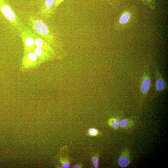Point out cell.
<instances>
[{
  "label": "cell",
  "instance_id": "obj_8",
  "mask_svg": "<svg viewBox=\"0 0 168 168\" xmlns=\"http://www.w3.org/2000/svg\"><path fill=\"white\" fill-rule=\"evenodd\" d=\"M33 52L37 56L38 59L41 61H46L49 60L51 58L52 55L49 52L36 46Z\"/></svg>",
  "mask_w": 168,
  "mask_h": 168
},
{
  "label": "cell",
  "instance_id": "obj_15",
  "mask_svg": "<svg viewBox=\"0 0 168 168\" xmlns=\"http://www.w3.org/2000/svg\"><path fill=\"white\" fill-rule=\"evenodd\" d=\"M93 164L94 167L95 168H97L99 167V159L96 156H94L93 157Z\"/></svg>",
  "mask_w": 168,
  "mask_h": 168
},
{
  "label": "cell",
  "instance_id": "obj_18",
  "mask_svg": "<svg viewBox=\"0 0 168 168\" xmlns=\"http://www.w3.org/2000/svg\"><path fill=\"white\" fill-rule=\"evenodd\" d=\"M111 127L114 129H117L119 126V124L116 123L115 122L112 123L111 124Z\"/></svg>",
  "mask_w": 168,
  "mask_h": 168
},
{
  "label": "cell",
  "instance_id": "obj_9",
  "mask_svg": "<svg viewBox=\"0 0 168 168\" xmlns=\"http://www.w3.org/2000/svg\"><path fill=\"white\" fill-rule=\"evenodd\" d=\"M151 85V81L149 78H146L144 80L142 84L141 91L143 94H146L149 91Z\"/></svg>",
  "mask_w": 168,
  "mask_h": 168
},
{
  "label": "cell",
  "instance_id": "obj_4",
  "mask_svg": "<svg viewBox=\"0 0 168 168\" xmlns=\"http://www.w3.org/2000/svg\"><path fill=\"white\" fill-rule=\"evenodd\" d=\"M32 34L31 29L25 26L20 34L24 46V55L33 52L36 47Z\"/></svg>",
  "mask_w": 168,
  "mask_h": 168
},
{
  "label": "cell",
  "instance_id": "obj_19",
  "mask_svg": "<svg viewBox=\"0 0 168 168\" xmlns=\"http://www.w3.org/2000/svg\"><path fill=\"white\" fill-rule=\"evenodd\" d=\"M120 122V119H116L114 121V122L118 124H119Z\"/></svg>",
  "mask_w": 168,
  "mask_h": 168
},
{
  "label": "cell",
  "instance_id": "obj_16",
  "mask_svg": "<svg viewBox=\"0 0 168 168\" xmlns=\"http://www.w3.org/2000/svg\"><path fill=\"white\" fill-rule=\"evenodd\" d=\"M65 0H55L54 4V9L55 10L59 5Z\"/></svg>",
  "mask_w": 168,
  "mask_h": 168
},
{
  "label": "cell",
  "instance_id": "obj_12",
  "mask_svg": "<svg viewBox=\"0 0 168 168\" xmlns=\"http://www.w3.org/2000/svg\"><path fill=\"white\" fill-rule=\"evenodd\" d=\"M147 5L151 9H155L156 7L155 0H145Z\"/></svg>",
  "mask_w": 168,
  "mask_h": 168
},
{
  "label": "cell",
  "instance_id": "obj_17",
  "mask_svg": "<svg viewBox=\"0 0 168 168\" xmlns=\"http://www.w3.org/2000/svg\"><path fill=\"white\" fill-rule=\"evenodd\" d=\"M127 121L126 119H124L120 122V126L123 128L125 127L127 125Z\"/></svg>",
  "mask_w": 168,
  "mask_h": 168
},
{
  "label": "cell",
  "instance_id": "obj_3",
  "mask_svg": "<svg viewBox=\"0 0 168 168\" xmlns=\"http://www.w3.org/2000/svg\"><path fill=\"white\" fill-rule=\"evenodd\" d=\"M0 13L9 21L14 29L21 33L25 26L6 0H0Z\"/></svg>",
  "mask_w": 168,
  "mask_h": 168
},
{
  "label": "cell",
  "instance_id": "obj_2",
  "mask_svg": "<svg viewBox=\"0 0 168 168\" xmlns=\"http://www.w3.org/2000/svg\"><path fill=\"white\" fill-rule=\"evenodd\" d=\"M138 16V11L135 8L124 9L115 23V29L117 31H121L131 28L137 22Z\"/></svg>",
  "mask_w": 168,
  "mask_h": 168
},
{
  "label": "cell",
  "instance_id": "obj_7",
  "mask_svg": "<svg viewBox=\"0 0 168 168\" xmlns=\"http://www.w3.org/2000/svg\"><path fill=\"white\" fill-rule=\"evenodd\" d=\"M38 59L34 52H31L24 55L23 59L26 66H31L36 64Z\"/></svg>",
  "mask_w": 168,
  "mask_h": 168
},
{
  "label": "cell",
  "instance_id": "obj_6",
  "mask_svg": "<svg viewBox=\"0 0 168 168\" xmlns=\"http://www.w3.org/2000/svg\"><path fill=\"white\" fill-rule=\"evenodd\" d=\"M35 44L36 47L42 49L50 53L52 55H54V53L53 48L49 43L46 41L42 37L32 32Z\"/></svg>",
  "mask_w": 168,
  "mask_h": 168
},
{
  "label": "cell",
  "instance_id": "obj_5",
  "mask_svg": "<svg viewBox=\"0 0 168 168\" xmlns=\"http://www.w3.org/2000/svg\"><path fill=\"white\" fill-rule=\"evenodd\" d=\"M55 0H45L39 11V15L43 19L51 18L54 12V4Z\"/></svg>",
  "mask_w": 168,
  "mask_h": 168
},
{
  "label": "cell",
  "instance_id": "obj_11",
  "mask_svg": "<svg viewBox=\"0 0 168 168\" xmlns=\"http://www.w3.org/2000/svg\"><path fill=\"white\" fill-rule=\"evenodd\" d=\"M165 86V84L164 81L161 79H159L156 81V88L158 91H161L163 90Z\"/></svg>",
  "mask_w": 168,
  "mask_h": 168
},
{
  "label": "cell",
  "instance_id": "obj_1",
  "mask_svg": "<svg viewBox=\"0 0 168 168\" xmlns=\"http://www.w3.org/2000/svg\"><path fill=\"white\" fill-rule=\"evenodd\" d=\"M27 22L32 32L40 36L54 46L58 43L57 37L45 21L34 14L27 16Z\"/></svg>",
  "mask_w": 168,
  "mask_h": 168
},
{
  "label": "cell",
  "instance_id": "obj_10",
  "mask_svg": "<svg viewBox=\"0 0 168 168\" xmlns=\"http://www.w3.org/2000/svg\"><path fill=\"white\" fill-rule=\"evenodd\" d=\"M129 159L124 156H121L119 158L118 163L119 165L122 167H127L129 164Z\"/></svg>",
  "mask_w": 168,
  "mask_h": 168
},
{
  "label": "cell",
  "instance_id": "obj_13",
  "mask_svg": "<svg viewBox=\"0 0 168 168\" xmlns=\"http://www.w3.org/2000/svg\"><path fill=\"white\" fill-rule=\"evenodd\" d=\"M61 166L63 168H68L69 167V162L67 159H61Z\"/></svg>",
  "mask_w": 168,
  "mask_h": 168
},
{
  "label": "cell",
  "instance_id": "obj_14",
  "mask_svg": "<svg viewBox=\"0 0 168 168\" xmlns=\"http://www.w3.org/2000/svg\"><path fill=\"white\" fill-rule=\"evenodd\" d=\"M88 134L90 136H96L98 134L99 132L98 130L95 128H91L89 129Z\"/></svg>",
  "mask_w": 168,
  "mask_h": 168
},
{
  "label": "cell",
  "instance_id": "obj_21",
  "mask_svg": "<svg viewBox=\"0 0 168 168\" xmlns=\"http://www.w3.org/2000/svg\"><path fill=\"white\" fill-rule=\"evenodd\" d=\"M81 166H80L79 165H78V164H76V165H74L73 167V168H80Z\"/></svg>",
  "mask_w": 168,
  "mask_h": 168
},
{
  "label": "cell",
  "instance_id": "obj_20",
  "mask_svg": "<svg viewBox=\"0 0 168 168\" xmlns=\"http://www.w3.org/2000/svg\"><path fill=\"white\" fill-rule=\"evenodd\" d=\"M139 1L142 3L144 4L145 5H147L145 0H139Z\"/></svg>",
  "mask_w": 168,
  "mask_h": 168
}]
</instances>
